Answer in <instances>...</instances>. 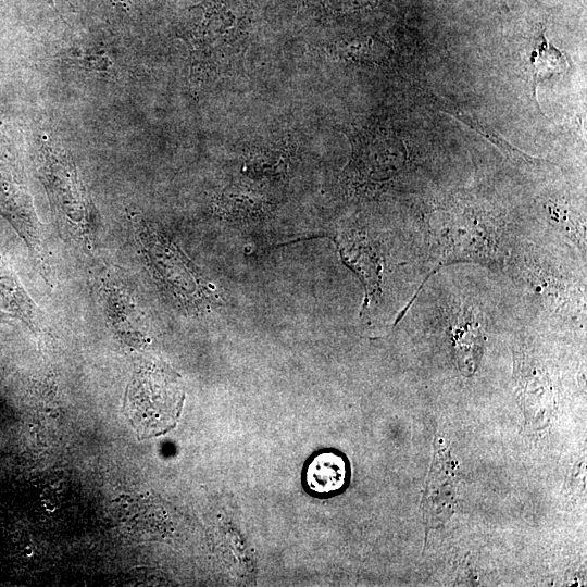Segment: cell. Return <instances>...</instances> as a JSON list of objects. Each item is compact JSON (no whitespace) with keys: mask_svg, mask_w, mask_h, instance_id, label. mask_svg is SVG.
I'll return each mask as SVG.
<instances>
[{"mask_svg":"<svg viewBox=\"0 0 587 587\" xmlns=\"http://www.w3.org/2000/svg\"><path fill=\"white\" fill-rule=\"evenodd\" d=\"M133 226L152 274L182 307L204 312L218 305L214 287L165 234L145 221Z\"/></svg>","mask_w":587,"mask_h":587,"instance_id":"1","label":"cell"},{"mask_svg":"<svg viewBox=\"0 0 587 587\" xmlns=\"http://www.w3.org/2000/svg\"><path fill=\"white\" fill-rule=\"evenodd\" d=\"M428 234L439 268L455 262L500 265L504 253V234L497 223L479 212L449 210L432 220Z\"/></svg>","mask_w":587,"mask_h":587,"instance_id":"2","label":"cell"},{"mask_svg":"<svg viewBox=\"0 0 587 587\" xmlns=\"http://www.w3.org/2000/svg\"><path fill=\"white\" fill-rule=\"evenodd\" d=\"M184 402L178 377L157 361H143L133 374L125 395V413L141 439L168 432Z\"/></svg>","mask_w":587,"mask_h":587,"instance_id":"3","label":"cell"},{"mask_svg":"<svg viewBox=\"0 0 587 587\" xmlns=\"http://www.w3.org/2000/svg\"><path fill=\"white\" fill-rule=\"evenodd\" d=\"M328 237L336 245L341 261L359 277L364 287L362 310L376 302L382 294V257L365 232L334 230Z\"/></svg>","mask_w":587,"mask_h":587,"instance_id":"4","label":"cell"},{"mask_svg":"<svg viewBox=\"0 0 587 587\" xmlns=\"http://www.w3.org/2000/svg\"><path fill=\"white\" fill-rule=\"evenodd\" d=\"M457 465L441 441L437 444L427 476L421 512L426 527L442 526L457 505Z\"/></svg>","mask_w":587,"mask_h":587,"instance_id":"5","label":"cell"},{"mask_svg":"<svg viewBox=\"0 0 587 587\" xmlns=\"http://www.w3.org/2000/svg\"><path fill=\"white\" fill-rule=\"evenodd\" d=\"M105 319L118 335L137 341L143 338V317L126 287L110 272L99 273L96 279Z\"/></svg>","mask_w":587,"mask_h":587,"instance_id":"6","label":"cell"},{"mask_svg":"<svg viewBox=\"0 0 587 587\" xmlns=\"http://www.w3.org/2000/svg\"><path fill=\"white\" fill-rule=\"evenodd\" d=\"M349 475V464L342 453L334 449H321L305 461L302 486L312 497L328 498L344 491Z\"/></svg>","mask_w":587,"mask_h":587,"instance_id":"7","label":"cell"},{"mask_svg":"<svg viewBox=\"0 0 587 587\" xmlns=\"http://www.w3.org/2000/svg\"><path fill=\"white\" fill-rule=\"evenodd\" d=\"M450 332L458 369L466 376L475 374L486 342L478 314L472 307L462 308L451 323Z\"/></svg>","mask_w":587,"mask_h":587,"instance_id":"8","label":"cell"},{"mask_svg":"<svg viewBox=\"0 0 587 587\" xmlns=\"http://www.w3.org/2000/svg\"><path fill=\"white\" fill-rule=\"evenodd\" d=\"M519 387L527 415H548L552 405L551 380L546 371L521 351L516 360Z\"/></svg>","mask_w":587,"mask_h":587,"instance_id":"9","label":"cell"},{"mask_svg":"<svg viewBox=\"0 0 587 587\" xmlns=\"http://www.w3.org/2000/svg\"><path fill=\"white\" fill-rule=\"evenodd\" d=\"M529 63L532 64L534 93H536V87L541 80L566 70L565 57L546 39L544 30L535 40V46L529 54Z\"/></svg>","mask_w":587,"mask_h":587,"instance_id":"10","label":"cell"},{"mask_svg":"<svg viewBox=\"0 0 587 587\" xmlns=\"http://www.w3.org/2000/svg\"><path fill=\"white\" fill-rule=\"evenodd\" d=\"M0 292L16 315L34 326L38 322L37 310L26 291L15 278L13 272L0 257Z\"/></svg>","mask_w":587,"mask_h":587,"instance_id":"11","label":"cell"}]
</instances>
